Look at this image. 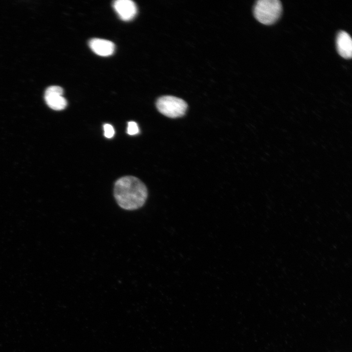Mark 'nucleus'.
I'll list each match as a JSON object with an SVG mask.
<instances>
[{
    "label": "nucleus",
    "mask_w": 352,
    "mask_h": 352,
    "mask_svg": "<svg viewBox=\"0 0 352 352\" xmlns=\"http://www.w3.org/2000/svg\"><path fill=\"white\" fill-rule=\"evenodd\" d=\"M114 196L118 205L126 210H134L143 206L148 197L145 185L138 178L126 176L115 183Z\"/></svg>",
    "instance_id": "obj_1"
},
{
    "label": "nucleus",
    "mask_w": 352,
    "mask_h": 352,
    "mask_svg": "<svg viewBox=\"0 0 352 352\" xmlns=\"http://www.w3.org/2000/svg\"><path fill=\"white\" fill-rule=\"evenodd\" d=\"M282 5L279 0H259L254 7L255 18L261 23L270 25L276 22L281 16Z\"/></svg>",
    "instance_id": "obj_2"
},
{
    "label": "nucleus",
    "mask_w": 352,
    "mask_h": 352,
    "mask_svg": "<svg viewBox=\"0 0 352 352\" xmlns=\"http://www.w3.org/2000/svg\"><path fill=\"white\" fill-rule=\"evenodd\" d=\"M156 106L161 113L172 118L182 116L187 109V104L183 99L169 95L159 97Z\"/></svg>",
    "instance_id": "obj_3"
},
{
    "label": "nucleus",
    "mask_w": 352,
    "mask_h": 352,
    "mask_svg": "<svg viewBox=\"0 0 352 352\" xmlns=\"http://www.w3.org/2000/svg\"><path fill=\"white\" fill-rule=\"evenodd\" d=\"M63 88L57 86L47 88L44 93V99L47 105L52 109L60 110L67 105L66 99L63 96Z\"/></svg>",
    "instance_id": "obj_4"
},
{
    "label": "nucleus",
    "mask_w": 352,
    "mask_h": 352,
    "mask_svg": "<svg viewBox=\"0 0 352 352\" xmlns=\"http://www.w3.org/2000/svg\"><path fill=\"white\" fill-rule=\"evenodd\" d=\"M113 8L120 18L125 21L132 20L137 13L135 3L131 0H116L113 2Z\"/></svg>",
    "instance_id": "obj_5"
},
{
    "label": "nucleus",
    "mask_w": 352,
    "mask_h": 352,
    "mask_svg": "<svg viewBox=\"0 0 352 352\" xmlns=\"http://www.w3.org/2000/svg\"><path fill=\"white\" fill-rule=\"evenodd\" d=\"M90 49L97 55L106 57L111 55L114 51V44L109 40L93 38L88 42Z\"/></svg>",
    "instance_id": "obj_6"
},
{
    "label": "nucleus",
    "mask_w": 352,
    "mask_h": 352,
    "mask_svg": "<svg viewBox=\"0 0 352 352\" xmlns=\"http://www.w3.org/2000/svg\"><path fill=\"white\" fill-rule=\"evenodd\" d=\"M336 47L342 57L350 59L352 55V41L350 35L345 31H340L336 38Z\"/></svg>",
    "instance_id": "obj_7"
},
{
    "label": "nucleus",
    "mask_w": 352,
    "mask_h": 352,
    "mask_svg": "<svg viewBox=\"0 0 352 352\" xmlns=\"http://www.w3.org/2000/svg\"><path fill=\"white\" fill-rule=\"evenodd\" d=\"M139 132V128L137 123L134 121L128 122L127 133L131 135L136 134Z\"/></svg>",
    "instance_id": "obj_8"
},
{
    "label": "nucleus",
    "mask_w": 352,
    "mask_h": 352,
    "mask_svg": "<svg viewBox=\"0 0 352 352\" xmlns=\"http://www.w3.org/2000/svg\"><path fill=\"white\" fill-rule=\"evenodd\" d=\"M104 135L105 137L110 138L114 134L113 127L109 124H106L104 125Z\"/></svg>",
    "instance_id": "obj_9"
}]
</instances>
